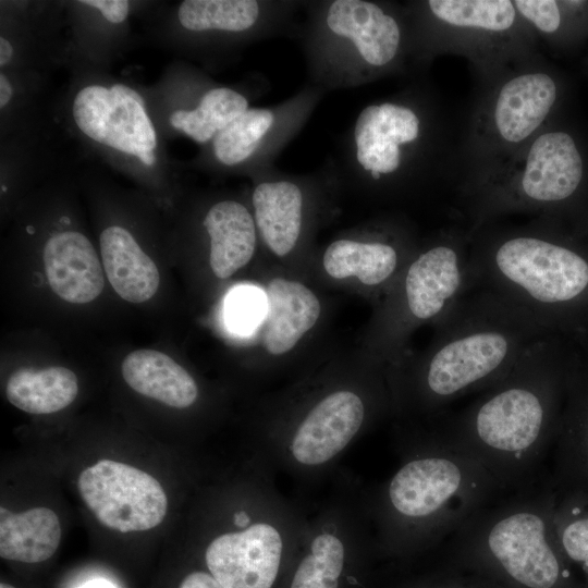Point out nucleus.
I'll list each match as a JSON object with an SVG mask.
<instances>
[{"label": "nucleus", "mask_w": 588, "mask_h": 588, "mask_svg": "<svg viewBox=\"0 0 588 588\" xmlns=\"http://www.w3.org/2000/svg\"><path fill=\"white\" fill-rule=\"evenodd\" d=\"M576 360L560 334L542 336L470 405L442 417L433 436L478 461L504 490L536 485L559 434Z\"/></svg>", "instance_id": "f257e3e1"}, {"label": "nucleus", "mask_w": 588, "mask_h": 588, "mask_svg": "<svg viewBox=\"0 0 588 588\" xmlns=\"http://www.w3.org/2000/svg\"><path fill=\"white\" fill-rule=\"evenodd\" d=\"M473 290L506 299L552 333L588 341V233L531 218L469 231Z\"/></svg>", "instance_id": "f03ea898"}, {"label": "nucleus", "mask_w": 588, "mask_h": 588, "mask_svg": "<svg viewBox=\"0 0 588 588\" xmlns=\"http://www.w3.org/2000/svg\"><path fill=\"white\" fill-rule=\"evenodd\" d=\"M456 139L442 101L419 79L365 105L330 162L338 180L397 197L451 183Z\"/></svg>", "instance_id": "7ed1b4c3"}, {"label": "nucleus", "mask_w": 588, "mask_h": 588, "mask_svg": "<svg viewBox=\"0 0 588 588\" xmlns=\"http://www.w3.org/2000/svg\"><path fill=\"white\" fill-rule=\"evenodd\" d=\"M454 191L469 231L522 213L588 233V134L572 109L511 159Z\"/></svg>", "instance_id": "20e7f679"}, {"label": "nucleus", "mask_w": 588, "mask_h": 588, "mask_svg": "<svg viewBox=\"0 0 588 588\" xmlns=\"http://www.w3.org/2000/svg\"><path fill=\"white\" fill-rule=\"evenodd\" d=\"M413 368L414 401L431 413L502 379L537 340L552 332L501 296L473 290L441 320Z\"/></svg>", "instance_id": "39448f33"}, {"label": "nucleus", "mask_w": 588, "mask_h": 588, "mask_svg": "<svg viewBox=\"0 0 588 588\" xmlns=\"http://www.w3.org/2000/svg\"><path fill=\"white\" fill-rule=\"evenodd\" d=\"M301 41L308 84L328 91L399 75H419L404 3L383 0L305 1Z\"/></svg>", "instance_id": "423d86ee"}, {"label": "nucleus", "mask_w": 588, "mask_h": 588, "mask_svg": "<svg viewBox=\"0 0 588 588\" xmlns=\"http://www.w3.org/2000/svg\"><path fill=\"white\" fill-rule=\"evenodd\" d=\"M571 77L541 52L475 83L457 135L453 188L511 159L547 125L573 109Z\"/></svg>", "instance_id": "0eeeda50"}, {"label": "nucleus", "mask_w": 588, "mask_h": 588, "mask_svg": "<svg viewBox=\"0 0 588 588\" xmlns=\"http://www.w3.org/2000/svg\"><path fill=\"white\" fill-rule=\"evenodd\" d=\"M549 477L488 504L448 539L461 563L499 573L519 588H577L554 531Z\"/></svg>", "instance_id": "6e6552de"}, {"label": "nucleus", "mask_w": 588, "mask_h": 588, "mask_svg": "<svg viewBox=\"0 0 588 588\" xmlns=\"http://www.w3.org/2000/svg\"><path fill=\"white\" fill-rule=\"evenodd\" d=\"M419 75L434 58L467 59L475 83L540 52L513 0H413L405 2Z\"/></svg>", "instance_id": "1a4fd4ad"}, {"label": "nucleus", "mask_w": 588, "mask_h": 588, "mask_svg": "<svg viewBox=\"0 0 588 588\" xmlns=\"http://www.w3.org/2000/svg\"><path fill=\"white\" fill-rule=\"evenodd\" d=\"M504 488L478 461L432 434L421 455L404 463L387 487L388 507L412 526L411 540H448Z\"/></svg>", "instance_id": "9d476101"}, {"label": "nucleus", "mask_w": 588, "mask_h": 588, "mask_svg": "<svg viewBox=\"0 0 588 588\" xmlns=\"http://www.w3.org/2000/svg\"><path fill=\"white\" fill-rule=\"evenodd\" d=\"M469 248L465 225L443 229L417 247L385 308V350H396L418 324H436L473 290Z\"/></svg>", "instance_id": "9b49d317"}, {"label": "nucleus", "mask_w": 588, "mask_h": 588, "mask_svg": "<svg viewBox=\"0 0 588 588\" xmlns=\"http://www.w3.org/2000/svg\"><path fill=\"white\" fill-rule=\"evenodd\" d=\"M326 93L306 83L268 107H250L205 146L200 163L211 171L254 176L274 167L277 157L301 133Z\"/></svg>", "instance_id": "f8f14e48"}, {"label": "nucleus", "mask_w": 588, "mask_h": 588, "mask_svg": "<svg viewBox=\"0 0 588 588\" xmlns=\"http://www.w3.org/2000/svg\"><path fill=\"white\" fill-rule=\"evenodd\" d=\"M304 5L305 1L292 0H185L176 17L203 46L235 48L280 35L296 36V16Z\"/></svg>", "instance_id": "ddd939ff"}, {"label": "nucleus", "mask_w": 588, "mask_h": 588, "mask_svg": "<svg viewBox=\"0 0 588 588\" xmlns=\"http://www.w3.org/2000/svg\"><path fill=\"white\" fill-rule=\"evenodd\" d=\"M71 113L78 131L90 140L135 157L146 167L155 163L157 132L144 98L133 87L85 85L75 94Z\"/></svg>", "instance_id": "4468645a"}, {"label": "nucleus", "mask_w": 588, "mask_h": 588, "mask_svg": "<svg viewBox=\"0 0 588 588\" xmlns=\"http://www.w3.org/2000/svg\"><path fill=\"white\" fill-rule=\"evenodd\" d=\"M82 499L106 527L121 531H143L164 518L168 499L159 481L131 465L101 460L78 477Z\"/></svg>", "instance_id": "2eb2a0df"}, {"label": "nucleus", "mask_w": 588, "mask_h": 588, "mask_svg": "<svg viewBox=\"0 0 588 588\" xmlns=\"http://www.w3.org/2000/svg\"><path fill=\"white\" fill-rule=\"evenodd\" d=\"M332 175L329 161L314 174L291 175L272 167L252 176L250 209L259 241L273 256L284 258L301 245L316 193Z\"/></svg>", "instance_id": "dca6fc26"}, {"label": "nucleus", "mask_w": 588, "mask_h": 588, "mask_svg": "<svg viewBox=\"0 0 588 588\" xmlns=\"http://www.w3.org/2000/svg\"><path fill=\"white\" fill-rule=\"evenodd\" d=\"M417 246L411 231L397 221H380L369 234L331 242L322 255L328 275L355 278L366 287L384 289L396 282Z\"/></svg>", "instance_id": "f3484780"}, {"label": "nucleus", "mask_w": 588, "mask_h": 588, "mask_svg": "<svg viewBox=\"0 0 588 588\" xmlns=\"http://www.w3.org/2000/svg\"><path fill=\"white\" fill-rule=\"evenodd\" d=\"M282 538L266 523L213 539L205 554L210 574L224 588H271L279 571Z\"/></svg>", "instance_id": "a211bd4d"}, {"label": "nucleus", "mask_w": 588, "mask_h": 588, "mask_svg": "<svg viewBox=\"0 0 588 588\" xmlns=\"http://www.w3.org/2000/svg\"><path fill=\"white\" fill-rule=\"evenodd\" d=\"M365 419L362 397L348 390L324 396L295 431L291 451L304 465H320L341 452L359 431Z\"/></svg>", "instance_id": "6ab92c4d"}, {"label": "nucleus", "mask_w": 588, "mask_h": 588, "mask_svg": "<svg viewBox=\"0 0 588 588\" xmlns=\"http://www.w3.org/2000/svg\"><path fill=\"white\" fill-rule=\"evenodd\" d=\"M264 297L265 311L259 323L261 346L270 355H284L318 322L320 301L304 283L282 277L267 283Z\"/></svg>", "instance_id": "aec40b11"}, {"label": "nucleus", "mask_w": 588, "mask_h": 588, "mask_svg": "<svg viewBox=\"0 0 588 588\" xmlns=\"http://www.w3.org/2000/svg\"><path fill=\"white\" fill-rule=\"evenodd\" d=\"M42 257L48 283L63 301L85 304L102 292L105 280L99 257L81 232L53 234L45 244Z\"/></svg>", "instance_id": "412c9836"}, {"label": "nucleus", "mask_w": 588, "mask_h": 588, "mask_svg": "<svg viewBox=\"0 0 588 588\" xmlns=\"http://www.w3.org/2000/svg\"><path fill=\"white\" fill-rule=\"evenodd\" d=\"M554 449L549 481L555 490H588V366L576 360Z\"/></svg>", "instance_id": "4be33fe9"}, {"label": "nucleus", "mask_w": 588, "mask_h": 588, "mask_svg": "<svg viewBox=\"0 0 588 588\" xmlns=\"http://www.w3.org/2000/svg\"><path fill=\"white\" fill-rule=\"evenodd\" d=\"M203 225L209 238V265L219 279H228L255 255L259 235L252 209L244 203L223 198L207 209Z\"/></svg>", "instance_id": "5701e85b"}, {"label": "nucleus", "mask_w": 588, "mask_h": 588, "mask_svg": "<svg viewBox=\"0 0 588 588\" xmlns=\"http://www.w3.org/2000/svg\"><path fill=\"white\" fill-rule=\"evenodd\" d=\"M99 244L107 278L120 297L143 303L156 294L158 268L128 230L110 225L101 232Z\"/></svg>", "instance_id": "b1692460"}, {"label": "nucleus", "mask_w": 588, "mask_h": 588, "mask_svg": "<svg viewBox=\"0 0 588 588\" xmlns=\"http://www.w3.org/2000/svg\"><path fill=\"white\" fill-rule=\"evenodd\" d=\"M122 376L137 393L174 408H186L198 396L197 384L187 370L155 350L130 353L122 363Z\"/></svg>", "instance_id": "393cba45"}, {"label": "nucleus", "mask_w": 588, "mask_h": 588, "mask_svg": "<svg viewBox=\"0 0 588 588\" xmlns=\"http://www.w3.org/2000/svg\"><path fill=\"white\" fill-rule=\"evenodd\" d=\"M539 46L566 54L588 39V0H513Z\"/></svg>", "instance_id": "a878e982"}, {"label": "nucleus", "mask_w": 588, "mask_h": 588, "mask_svg": "<svg viewBox=\"0 0 588 588\" xmlns=\"http://www.w3.org/2000/svg\"><path fill=\"white\" fill-rule=\"evenodd\" d=\"M61 526L57 514L47 507L12 513L0 507V556L24 563H39L57 551Z\"/></svg>", "instance_id": "bb28decb"}, {"label": "nucleus", "mask_w": 588, "mask_h": 588, "mask_svg": "<svg viewBox=\"0 0 588 588\" xmlns=\"http://www.w3.org/2000/svg\"><path fill=\"white\" fill-rule=\"evenodd\" d=\"M249 91L209 84L194 109L179 108L171 112L170 125L195 143L207 146L220 131L250 108Z\"/></svg>", "instance_id": "cd10ccee"}, {"label": "nucleus", "mask_w": 588, "mask_h": 588, "mask_svg": "<svg viewBox=\"0 0 588 588\" xmlns=\"http://www.w3.org/2000/svg\"><path fill=\"white\" fill-rule=\"evenodd\" d=\"M77 392L75 373L59 366L17 369L5 385V395L12 405L36 415L65 408L75 400Z\"/></svg>", "instance_id": "c85d7f7f"}, {"label": "nucleus", "mask_w": 588, "mask_h": 588, "mask_svg": "<svg viewBox=\"0 0 588 588\" xmlns=\"http://www.w3.org/2000/svg\"><path fill=\"white\" fill-rule=\"evenodd\" d=\"M555 491L553 525L558 543L567 562L583 573L588 586V490Z\"/></svg>", "instance_id": "c756f323"}, {"label": "nucleus", "mask_w": 588, "mask_h": 588, "mask_svg": "<svg viewBox=\"0 0 588 588\" xmlns=\"http://www.w3.org/2000/svg\"><path fill=\"white\" fill-rule=\"evenodd\" d=\"M344 565V546L331 534L317 536L311 553L299 564L291 588H338Z\"/></svg>", "instance_id": "7c9ffc66"}, {"label": "nucleus", "mask_w": 588, "mask_h": 588, "mask_svg": "<svg viewBox=\"0 0 588 588\" xmlns=\"http://www.w3.org/2000/svg\"><path fill=\"white\" fill-rule=\"evenodd\" d=\"M265 297L254 289H237L225 303L228 324L237 332H247L260 323L265 311Z\"/></svg>", "instance_id": "2f4dec72"}, {"label": "nucleus", "mask_w": 588, "mask_h": 588, "mask_svg": "<svg viewBox=\"0 0 588 588\" xmlns=\"http://www.w3.org/2000/svg\"><path fill=\"white\" fill-rule=\"evenodd\" d=\"M79 3L98 10L108 22L113 24L124 22L130 12V2L125 0H83Z\"/></svg>", "instance_id": "473e14b6"}, {"label": "nucleus", "mask_w": 588, "mask_h": 588, "mask_svg": "<svg viewBox=\"0 0 588 588\" xmlns=\"http://www.w3.org/2000/svg\"><path fill=\"white\" fill-rule=\"evenodd\" d=\"M180 588H224L212 575L204 572H194L187 575Z\"/></svg>", "instance_id": "72a5a7b5"}, {"label": "nucleus", "mask_w": 588, "mask_h": 588, "mask_svg": "<svg viewBox=\"0 0 588 588\" xmlns=\"http://www.w3.org/2000/svg\"><path fill=\"white\" fill-rule=\"evenodd\" d=\"M14 95L13 84L4 72L0 74V107L1 110L8 107Z\"/></svg>", "instance_id": "f704fd0d"}, {"label": "nucleus", "mask_w": 588, "mask_h": 588, "mask_svg": "<svg viewBox=\"0 0 588 588\" xmlns=\"http://www.w3.org/2000/svg\"><path fill=\"white\" fill-rule=\"evenodd\" d=\"M14 56V48L12 42L7 38L1 36L0 38V66L1 69L8 66Z\"/></svg>", "instance_id": "c9c22d12"}, {"label": "nucleus", "mask_w": 588, "mask_h": 588, "mask_svg": "<svg viewBox=\"0 0 588 588\" xmlns=\"http://www.w3.org/2000/svg\"><path fill=\"white\" fill-rule=\"evenodd\" d=\"M249 518L246 516L244 512L237 513L234 516V523L235 525L240 527H244L248 523Z\"/></svg>", "instance_id": "e433bc0d"}, {"label": "nucleus", "mask_w": 588, "mask_h": 588, "mask_svg": "<svg viewBox=\"0 0 588 588\" xmlns=\"http://www.w3.org/2000/svg\"><path fill=\"white\" fill-rule=\"evenodd\" d=\"M441 588H473V587L463 585L460 580L450 579L449 585Z\"/></svg>", "instance_id": "4c0bfd02"}, {"label": "nucleus", "mask_w": 588, "mask_h": 588, "mask_svg": "<svg viewBox=\"0 0 588 588\" xmlns=\"http://www.w3.org/2000/svg\"><path fill=\"white\" fill-rule=\"evenodd\" d=\"M83 588H110L109 585L100 581L89 583Z\"/></svg>", "instance_id": "58836bf2"}, {"label": "nucleus", "mask_w": 588, "mask_h": 588, "mask_svg": "<svg viewBox=\"0 0 588 588\" xmlns=\"http://www.w3.org/2000/svg\"><path fill=\"white\" fill-rule=\"evenodd\" d=\"M0 588H15V587H13V586H11L9 584H5V583H1Z\"/></svg>", "instance_id": "ea45409f"}, {"label": "nucleus", "mask_w": 588, "mask_h": 588, "mask_svg": "<svg viewBox=\"0 0 588 588\" xmlns=\"http://www.w3.org/2000/svg\"><path fill=\"white\" fill-rule=\"evenodd\" d=\"M585 66H586V71H587V73H588V58H587V61H586V65H585Z\"/></svg>", "instance_id": "a19ab883"}]
</instances>
